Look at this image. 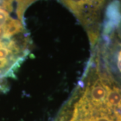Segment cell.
<instances>
[{"label":"cell","instance_id":"obj_1","mask_svg":"<svg viewBox=\"0 0 121 121\" xmlns=\"http://www.w3.org/2000/svg\"><path fill=\"white\" fill-rule=\"evenodd\" d=\"M111 73L87 67L54 121H121V102L108 94Z\"/></svg>","mask_w":121,"mask_h":121},{"label":"cell","instance_id":"obj_2","mask_svg":"<svg viewBox=\"0 0 121 121\" xmlns=\"http://www.w3.org/2000/svg\"><path fill=\"white\" fill-rule=\"evenodd\" d=\"M121 23V4L119 0H113L106 7L104 25L116 30Z\"/></svg>","mask_w":121,"mask_h":121},{"label":"cell","instance_id":"obj_3","mask_svg":"<svg viewBox=\"0 0 121 121\" xmlns=\"http://www.w3.org/2000/svg\"><path fill=\"white\" fill-rule=\"evenodd\" d=\"M37 0H15L16 4V13L18 18L24 22V17L27 8Z\"/></svg>","mask_w":121,"mask_h":121},{"label":"cell","instance_id":"obj_4","mask_svg":"<svg viewBox=\"0 0 121 121\" xmlns=\"http://www.w3.org/2000/svg\"><path fill=\"white\" fill-rule=\"evenodd\" d=\"M11 13L5 9H0V27L6 26L12 19L15 18L11 16Z\"/></svg>","mask_w":121,"mask_h":121},{"label":"cell","instance_id":"obj_5","mask_svg":"<svg viewBox=\"0 0 121 121\" xmlns=\"http://www.w3.org/2000/svg\"><path fill=\"white\" fill-rule=\"evenodd\" d=\"M14 1L15 0H0V9H4L12 13L14 10Z\"/></svg>","mask_w":121,"mask_h":121},{"label":"cell","instance_id":"obj_6","mask_svg":"<svg viewBox=\"0 0 121 121\" xmlns=\"http://www.w3.org/2000/svg\"><path fill=\"white\" fill-rule=\"evenodd\" d=\"M117 68H118V71H119V72L121 73V48L120 51L118 52V56H117Z\"/></svg>","mask_w":121,"mask_h":121}]
</instances>
